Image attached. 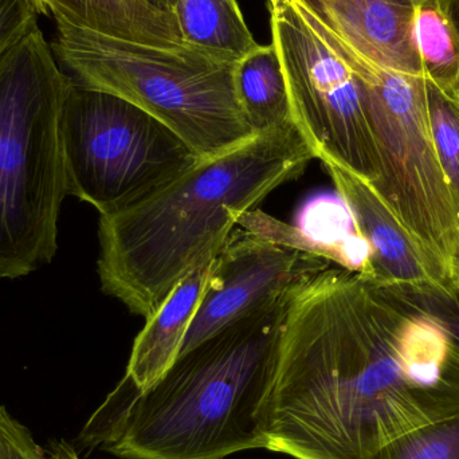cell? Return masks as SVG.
I'll return each instance as SVG.
<instances>
[{"instance_id": "obj_1", "label": "cell", "mask_w": 459, "mask_h": 459, "mask_svg": "<svg viewBox=\"0 0 459 459\" xmlns=\"http://www.w3.org/2000/svg\"><path fill=\"white\" fill-rule=\"evenodd\" d=\"M459 417V345L360 273L329 267L286 307L264 410L267 450L374 459L399 437Z\"/></svg>"}, {"instance_id": "obj_2", "label": "cell", "mask_w": 459, "mask_h": 459, "mask_svg": "<svg viewBox=\"0 0 459 459\" xmlns=\"http://www.w3.org/2000/svg\"><path fill=\"white\" fill-rule=\"evenodd\" d=\"M290 299L180 353L145 390L124 375L78 444L120 459H225L267 450L264 410Z\"/></svg>"}, {"instance_id": "obj_3", "label": "cell", "mask_w": 459, "mask_h": 459, "mask_svg": "<svg viewBox=\"0 0 459 459\" xmlns=\"http://www.w3.org/2000/svg\"><path fill=\"white\" fill-rule=\"evenodd\" d=\"M312 150L289 123L231 151L202 159L142 201L100 215V282L105 294L147 320L238 220L304 174Z\"/></svg>"}, {"instance_id": "obj_4", "label": "cell", "mask_w": 459, "mask_h": 459, "mask_svg": "<svg viewBox=\"0 0 459 459\" xmlns=\"http://www.w3.org/2000/svg\"><path fill=\"white\" fill-rule=\"evenodd\" d=\"M72 81L38 27L0 59V278L56 255L67 195L61 112Z\"/></svg>"}, {"instance_id": "obj_5", "label": "cell", "mask_w": 459, "mask_h": 459, "mask_svg": "<svg viewBox=\"0 0 459 459\" xmlns=\"http://www.w3.org/2000/svg\"><path fill=\"white\" fill-rule=\"evenodd\" d=\"M81 85L115 94L158 118L201 159L255 136L235 91L237 62L190 46L158 48L56 21L50 45Z\"/></svg>"}, {"instance_id": "obj_6", "label": "cell", "mask_w": 459, "mask_h": 459, "mask_svg": "<svg viewBox=\"0 0 459 459\" xmlns=\"http://www.w3.org/2000/svg\"><path fill=\"white\" fill-rule=\"evenodd\" d=\"M297 10L360 82L379 164L372 187L411 238L431 278L445 288H455L459 212L431 137L426 78L361 58L312 16Z\"/></svg>"}, {"instance_id": "obj_7", "label": "cell", "mask_w": 459, "mask_h": 459, "mask_svg": "<svg viewBox=\"0 0 459 459\" xmlns=\"http://www.w3.org/2000/svg\"><path fill=\"white\" fill-rule=\"evenodd\" d=\"M61 142L67 195L100 215L142 201L201 160L150 113L74 80L62 105Z\"/></svg>"}, {"instance_id": "obj_8", "label": "cell", "mask_w": 459, "mask_h": 459, "mask_svg": "<svg viewBox=\"0 0 459 459\" xmlns=\"http://www.w3.org/2000/svg\"><path fill=\"white\" fill-rule=\"evenodd\" d=\"M266 8L297 129L315 159L372 185L379 164L358 77L290 0H266Z\"/></svg>"}, {"instance_id": "obj_9", "label": "cell", "mask_w": 459, "mask_h": 459, "mask_svg": "<svg viewBox=\"0 0 459 459\" xmlns=\"http://www.w3.org/2000/svg\"><path fill=\"white\" fill-rule=\"evenodd\" d=\"M331 264L320 254L247 230H234L215 258L180 353L193 350L229 324L289 301Z\"/></svg>"}, {"instance_id": "obj_10", "label": "cell", "mask_w": 459, "mask_h": 459, "mask_svg": "<svg viewBox=\"0 0 459 459\" xmlns=\"http://www.w3.org/2000/svg\"><path fill=\"white\" fill-rule=\"evenodd\" d=\"M361 58L394 72L423 75L414 18L425 0H290Z\"/></svg>"}, {"instance_id": "obj_11", "label": "cell", "mask_w": 459, "mask_h": 459, "mask_svg": "<svg viewBox=\"0 0 459 459\" xmlns=\"http://www.w3.org/2000/svg\"><path fill=\"white\" fill-rule=\"evenodd\" d=\"M324 166L350 212L356 234L368 248L369 275L366 278L380 288L437 283L411 238L374 187L342 167Z\"/></svg>"}, {"instance_id": "obj_12", "label": "cell", "mask_w": 459, "mask_h": 459, "mask_svg": "<svg viewBox=\"0 0 459 459\" xmlns=\"http://www.w3.org/2000/svg\"><path fill=\"white\" fill-rule=\"evenodd\" d=\"M221 248L207 254L145 320L144 328L134 340L126 371L140 390L151 387L179 356Z\"/></svg>"}, {"instance_id": "obj_13", "label": "cell", "mask_w": 459, "mask_h": 459, "mask_svg": "<svg viewBox=\"0 0 459 459\" xmlns=\"http://www.w3.org/2000/svg\"><path fill=\"white\" fill-rule=\"evenodd\" d=\"M39 13H51L80 29L107 37L158 48L186 46L171 13L151 7L144 0H34Z\"/></svg>"}, {"instance_id": "obj_14", "label": "cell", "mask_w": 459, "mask_h": 459, "mask_svg": "<svg viewBox=\"0 0 459 459\" xmlns=\"http://www.w3.org/2000/svg\"><path fill=\"white\" fill-rule=\"evenodd\" d=\"M235 91L255 134L293 123L288 83L277 48L258 45L235 65Z\"/></svg>"}, {"instance_id": "obj_15", "label": "cell", "mask_w": 459, "mask_h": 459, "mask_svg": "<svg viewBox=\"0 0 459 459\" xmlns=\"http://www.w3.org/2000/svg\"><path fill=\"white\" fill-rule=\"evenodd\" d=\"M174 16L185 45L215 58L238 62L259 45L237 0H178Z\"/></svg>"}, {"instance_id": "obj_16", "label": "cell", "mask_w": 459, "mask_h": 459, "mask_svg": "<svg viewBox=\"0 0 459 459\" xmlns=\"http://www.w3.org/2000/svg\"><path fill=\"white\" fill-rule=\"evenodd\" d=\"M414 39L423 73L445 89H459V32L441 0H425L414 18Z\"/></svg>"}, {"instance_id": "obj_17", "label": "cell", "mask_w": 459, "mask_h": 459, "mask_svg": "<svg viewBox=\"0 0 459 459\" xmlns=\"http://www.w3.org/2000/svg\"><path fill=\"white\" fill-rule=\"evenodd\" d=\"M426 99L434 147L459 212V89L426 78Z\"/></svg>"}, {"instance_id": "obj_18", "label": "cell", "mask_w": 459, "mask_h": 459, "mask_svg": "<svg viewBox=\"0 0 459 459\" xmlns=\"http://www.w3.org/2000/svg\"><path fill=\"white\" fill-rule=\"evenodd\" d=\"M374 459H459V417L410 431Z\"/></svg>"}, {"instance_id": "obj_19", "label": "cell", "mask_w": 459, "mask_h": 459, "mask_svg": "<svg viewBox=\"0 0 459 459\" xmlns=\"http://www.w3.org/2000/svg\"><path fill=\"white\" fill-rule=\"evenodd\" d=\"M410 309L418 310L438 321L459 345V289L437 283L403 288H383Z\"/></svg>"}, {"instance_id": "obj_20", "label": "cell", "mask_w": 459, "mask_h": 459, "mask_svg": "<svg viewBox=\"0 0 459 459\" xmlns=\"http://www.w3.org/2000/svg\"><path fill=\"white\" fill-rule=\"evenodd\" d=\"M0 459H50L34 434L0 404Z\"/></svg>"}, {"instance_id": "obj_21", "label": "cell", "mask_w": 459, "mask_h": 459, "mask_svg": "<svg viewBox=\"0 0 459 459\" xmlns=\"http://www.w3.org/2000/svg\"><path fill=\"white\" fill-rule=\"evenodd\" d=\"M34 0H0V59L37 26Z\"/></svg>"}, {"instance_id": "obj_22", "label": "cell", "mask_w": 459, "mask_h": 459, "mask_svg": "<svg viewBox=\"0 0 459 459\" xmlns=\"http://www.w3.org/2000/svg\"><path fill=\"white\" fill-rule=\"evenodd\" d=\"M46 450L50 459H81L75 447L65 439H51Z\"/></svg>"}, {"instance_id": "obj_23", "label": "cell", "mask_w": 459, "mask_h": 459, "mask_svg": "<svg viewBox=\"0 0 459 459\" xmlns=\"http://www.w3.org/2000/svg\"><path fill=\"white\" fill-rule=\"evenodd\" d=\"M442 10L459 32V0H441Z\"/></svg>"}, {"instance_id": "obj_24", "label": "cell", "mask_w": 459, "mask_h": 459, "mask_svg": "<svg viewBox=\"0 0 459 459\" xmlns=\"http://www.w3.org/2000/svg\"><path fill=\"white\" fill-rule=\"evenodd\" d=\"M151 7L161 11V13H171L174 15L175 7H177L178 0H144Z\"/></svg>"}, {"instance_id": "obj_25", "label": "cell", "mask_w": 459, "mask_h": 459, "mask_svg": "<svg viewBox=\"0 0 459 459\" xmlns=\"http://www.w3.org/2000/svg\"><path fill=\"white\" fill-rule=\"evenodd\" d=\"M455 288L459 289V277H458V281H457V286H455Z\"/></svg>"}]
</instances>
